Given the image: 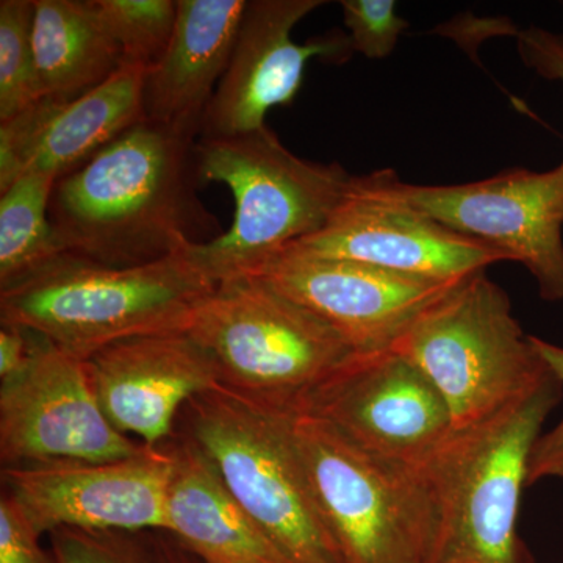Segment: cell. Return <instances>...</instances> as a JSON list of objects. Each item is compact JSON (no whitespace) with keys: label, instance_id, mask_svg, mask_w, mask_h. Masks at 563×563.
<instances>
[{"label":"cell","instance_id":"cell-1","mask_svg":"<svg viewBox=\"0 0 563 563\" xmlns=\"http://www.w3.org/2000/svg\"><path fill=\"white\" fill-rule=\"evenodd\" d=\"M196 144V133L144 118L55 181L49 217L66 254L132 268L222 235L199 198Z\"/></svg>","mask_w":563,"mask_h":563},{"label":"cell","instance_id":"cell-2","mask_svg":"<svg viewBox=\"0 0 563 563\" xmlns=\"http://www.w3.org/2000/svg\"><path fill=\"white\" fill-rule=\"evenodd\" d=\"M562 388L551 374L495 417L454 429L417 466L433 515L428 563H531L518 514L533 444Z\"/></svg>","mask_w":563,"mask_h":563},{"label":"cell","instance_id":"cell-3","mask_svg":"<svg viewBox=\"0 0 563 563\" xmlns=\"http://www.w3.org/2000/svg\"><path fill=\"white\" fill-rule=\"evenodd\" d=\"M214 288L187 252L132 268L65 254L0 290V320L87 361L122 340L187 331Z\"/></svg>","mask_w":563,"mask_h":563},{"label":"cell","instance_id":"cell-4","mask_svg":"<svg viewBox=\"0 0 563 563\" xmlns=\"http://www.w3.org/2000/svg\"><path fill=\"white\" fill-rule=\"evenodd\" d=\"M196 154L203 187L225 185L235 199L232 228L185 251L217 285L257 272L324 228L352 181L339 163L292 154L268 125L229 139H199Z\"/></svg>","mask_w":563,"mask_h":563},{"label":"cell","instance_id":"cell-5","mask_svg":"<svg viewBox=\"0 0 563 563\" xmlns=\"http://www.w3.org/2000/svg\"><path fill=\"white\" fill-rule=\"evenodd\" d=\"M291 417L217 387L192 396L176 432L198 444L222 484L290 563H346L291 433Z\"/></svg>","mask_w":563,"mask_h":563},{"label":"cell","instance_id":"cell-6","mask_svg":"<svg viewBox=\"0 0 563 563\" xmlns=\"http://www.w3.org/2000/svg\"><path fill=\"white\" fill-rule=\"evenodd\" d=\"M185 332L209 355L218 387L285 417L354 354L321 318L251 274L220 282Z\"/></svg>","mask_w":563,"mask_h":563},{"label":"cell","instance_id":"cell-7","mask_svg":"<svg viewBox=\"0 0 563 563\" xmlns=\"http://www.w3.org/2000/svg\"><path fill=\"white\" fill-rule=\"evenodd\" d=\"M417 366L450 409L454 429L495 417L553 374L485 272L432 303L391 347Z\"/></svg>","mask_w":563,"mask_h":563},{"label":"cell","instance_id":"cell-8","mask_svg":"<svg viewBox=\"0 0 563 563\" xmlns=\"http://www.w3.org/2000/svg\"><path fill=\"white\" fill-rule=\"evenodd\" d=\"M292 439L346 563H428L433 515L417 466L363 450L329 422L295 415Z\"/></svg>","mask_w":563,"mask_h":563},{"label":"cell","instance_id":"cell-9","mask_svg":"<svg viewBox=\"0 0 563 563\" xmlns=\"http://www.w3.org/2000/svg\"><path fill=\"white\" fill-rule=\"evenodd\" d=\"M385 190L451 231L518 262L539 285L540 298L563 299V169H506L459 185H413L380 169Z\"/></svg>","mask_w":563,"mask_h":563},{"label":"cell","instance_id":"cell-10","mask_svg":"<svg viewBox=\"0 0 563 563\" xmlns=\"http://www.w3.org/2000/svg\"><path fill=\"white\" fill-rule=\"evenodd\" d=\"M296 415L339 429L355 444L418 466L454 431L431 380L399 352H354L307 396Z\"/></svg>","mask_w":563,"mask_h":563},{"label":"cell","instance_id":"cell-11","mask_svg":"<svg viewBox=\"0 0 563 563\" xmlns=\"http://www.w3.org/2000/svg\"><path fill=\"white\" fill-rule=\"evenodd\" d=\"M172 470L163 444L122 461L2 468V483L40 536L60 528L168 532Z\"/></svg>","mask_w":563,"mask_h":563},{"label":"cell","instance_id":"cell-12","mask_svg":"<svg viewBox=\"0 0 563 563\" xmlns=\"http://www.w3.org/2000/svg\"><path fill=\"white\" fill-rule=\"evenodd\" d=\"M144 448L102 412L85 361L47 340L24 374L0 385L2 468L122 461Z\"/></svg>","mask_w":563,"mask_h":563},{"label":"cell","instance_id":"cell-13","mask_svg":"<svg viewBox=\"0 0 563 563\" xmlns=\"http://www.w3.org/2000/svg\"><path fill=\"white\" fill-rule=\"evenodd\" d=\"M288 247L435 282L463 280L507 261L501 252L399 201L385 190L377 172L352 177L324 228Z\"/></svg>","mask_w":563,"mask_h":563},{"label":"cell","instance_id":"cell-14","mask_svg":"<svg viewBox=\"0 0 563 563\" xmlns=\"http://www.w3.org/2000/svg\"><path fill=\"white\" fill-rule=\"evenodd\" d=\"M251 276L321 318L354 352L391 350L459 282H435L366 263L284 250Z\"/></svg>","mask_w":563,"mask_h":563},{"label":"cell","instance_id":"cell-15","mask_svg":"<svg viewBox=\"0 0 563 563\" xmlns=\"http://www.w3.org/2000/svg\"><path fill=\"white\" fill-rule=\"evenodd\" d=\"M322 0H247L231 63L203 114L199 139H229L265 128L274 107L290 106L312 58L344 60L350 36L331 33L306 44L292 29Z\"/></svg>","mask_w":563,"mask_h":563},{"label":"cell","instance_id":"cell-16","mask_svg":"<svg viewBox=\"0 0 563 563\" xmlns=\"http://www.w3.org/2000/svg\"><path fill=\"white\" fill-rule=\"evenodd\" d=\"M85 368L111 424L147 448L168 443L192 396L218 387L209 355L185 331L110 344Z\"/></svg>","mask_w":563,"mask_h":563},{"label":"cell","instance_id":"cell-17","mask_svg":"<svg viewBox=\"0 0 563 563\" xmlns=\"http://www.w3.org/2000/svg\"><path fill=\"white\" fill-rule=\"evenodd\" d=\"M147 70L122 65L106 84L73 99L41 98L0 122V165L5 172L60 177L76 172L111 141L144 120Z\"/></svg>","mask_w":563,"mask_h":563},{"label":"cell","instance_id":"cell-18","mask_svg":"<svg viewBox=\"0 0 563 563\" xmlns=\"http://www.w3.org/2000/svg\"><path fill=\"white\" fill-rule=\"evenodd\" d=\"M247 0H177L173 38L143 84L146 120L201 135L203 114L229 63Z\"/></svg>","mask_w":563,"mask_h":563},{"label":"cell","instance_id":"cell-19","mask_svg":"<svg viewBox=\"0 0 563 563\" xmlns=\"http://www.w3.org/2000/svg\"><path fill=\"white\" fill-rule=\"evenodd\" d=\"M168 532L202 563H290L232 498L198 444L176 432Z\"/></svg>","mask_w":563,"mask_h":563},{"label":"cell","instance_id":"cell-20","mask_svg":"<svg viewBox=\"0 0 563 563\" xmlns=\"http://www.w3.org/2000/svg\"><path fill=\"white\" fill-rule=\"evenodd\" d=\"M33 47L41 96L52 101L80 98L122 66L98 0H35Z\"/></svg>","mask_w":563,"mask_h":563},{"label":"cell","instance_id":"cell-21","mask_svg":"<svg viewBox=\"0 0 563 563\" xmlns=\"http://www.w3.org/2000/svg\"><path fill=\"white\" fill-rule=\"evenodd\" d=\"M57 180L29 172L0 192V290L66 254L49 217Z\"/></svg>","mask_w":563,"mask_h":563},{"label":"cell","instance_id":"cell-22","mask_svg":"<svg viewBox=\"0 0 563 563\" xmlns=\"http://www.w3.org/2000/svg\"><path fill=\"white\" fill-rule=\"evenodd\" d=\"M33 18L35 0L0 2V122L43 98L33 47Z\"/></svg>","mask_w":563,"mask_h":563},{"label":"cell","instance_id":"cell-23","mask_svg":"<svg viewBox=\"0 0 563 563\" xmlns=\"http://www.w3.org/2000/svg\"><path fill=\"white\" fill-rule=\"evenodd\" d=\"M98 5L122 65L150 70L162 60L176 27L177 0H98Z\"/></svg>","mask_w":563,"mask_h":563},{"label":"cell","instance_id":"cell-24","mask_svg":"<svg viewBox=\"0 0 563 563\" xmlns=\"http://www.w3.org/2000/svg\"><path fill=\"white\" fill-rule=\"evenodd\" d=\"M49 539L55 563H158L154 532L60 528Z\"/></svg>","mask_w":563,"mask_h":563},{"label":"cell","instance_id":"cell-25","mask_svg":"<svg viewBox=\"0 0 563 563\" xmlns=\"http://www.w3.org/2000/svg\"><path fill=\"white\" fill-rule=\"evenodd\" d=\"M340 5L352 51L369 60L390 57L409 29V22L396 13L395 0H343Z\"/></svg>","mask_w":563,"mask_h":563},{"label":"cell","instance_id":"cell-26","mask_svg":"<svg viewBox=\"0 0 563 563\" xmlns=\"http://www.w3.org/2000/svg\"><path fill=\"white\" fill-rule=\"evenodd\" d=\"M531 340L548 368L563 385V347L532 335ZM550 477H563V418L550 432L537 439L529 457L528 485Z\"/></svg>","mask_w":563,"mask_h":563},{"label":"cell","instance_id":"cell-27","mask_svg":"<svg viewBox=\"0 0 563 563\" xmlns=\"http://www.w3.org/2000/svg\"><path fill=\"white\" fill-rule=\"evenodd\" d=\"M41 536L7 493L0 498V563H55L44 553Z\"/></svg>","mask_w":563,"mask_h":563},{"label":"cell","instance_id":"cell-28","mask_svg":"<svg viewBox=\"0 0 563 563\" xmlns=\"http://www.w3.org/2000/svg\"><path fill=\"white\" fill-rule=\"evenodd\" d=\"M521 60L543 79L563 84V33L529 27L517 32ZM563 169V162L561 163Z\"/></svg>","mask_w":563,"mask_h":563},{"label":"cell","instance_id":"cell-29","mask_svg":"<svg viewBox=\"0 0 563 563\" xmlns=\"http://www.w3.org/2000/svg\"><path fill=\"white\" fill-rule=\"evenodd\" d=\"M44 336L21 328L2 324L0 329V385L18 379L31 366Z\"/></svg>","mask_w":563,"mask_h":563},{"label":"cell","instance_id":"cell-30","mask_svg":"<svg viewBox=\"0 0 563 563\" xmlns=\"http://www.w3.org/2000/svg\"><path fill=\"white\" fill-rule=\"evenodd\" d=\"M158 563H202L169 532H154Z\"/></svg>","mask_w":563,"mask_h":563}]
</instances>
